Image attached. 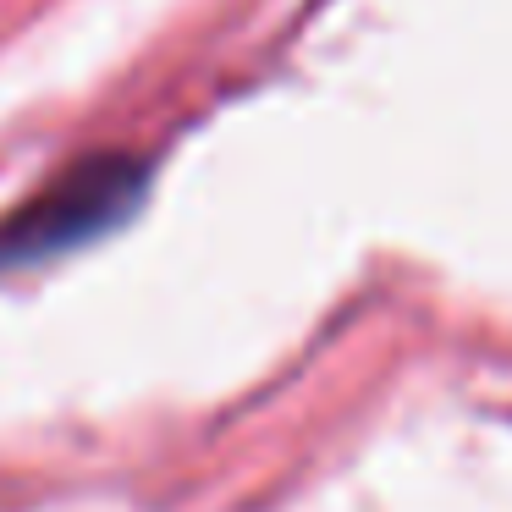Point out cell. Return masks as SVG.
Here are the masks:
<instances>
[{"label": "cell", "instance_id": "cell-1", "mask_svg": "<svg viewBox=\"0 0 512 512\" xmlns=\"http://www.w3.org/2000/svg\"><path fill=\"white\" fill-rule=\"evenodd\" d=\"M144 188H149V160L138 155L100 149V155L72 160L34 199H23L17 210L0 215V270L39 265L50 254L94 243L100 232L122 226L138 210Z\"/></svg>", "mask_w": 512, "mask_h": 512}]
</instances>
